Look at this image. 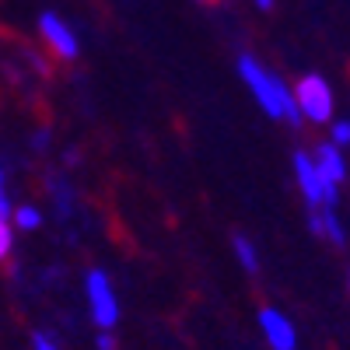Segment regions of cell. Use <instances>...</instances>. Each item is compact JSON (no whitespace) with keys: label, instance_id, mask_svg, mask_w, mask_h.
Here are the masks:
<instances>
[{"label":"cell","instance_id":"5bb4252c","mask_svg":"<svg viewBox=\"0 0 350 350\" xmlns=\"http://www.w3.org/2000/svg\"><path fill=\"white\" fill-rule=\"evenodd\" d=\"M95 347H98V350H112V347H116V343H112V336H109V333H102V336H98V343H95Z\"/></svg>","mask_w":350,"mask_h":350},{"label":"cell","instance_id":"9c48e42d","mask_svg":"<svg viewBox=\"0 0 350 350\" xmlns=\"http://www.w3.org/2000/svg\"><path fill=\"white\" fill-rule=\"evenodd\" d=\"M11 217H14V224H18L21 231H36V228L42 224V214H39L36 207H18V211H11Z\"/></svg>","mask_w":350,"mask_h":350},{"label":"cell","instance_id":"6da1fadb","mask_svg":"<svg viewBox=\"0 0 350 350\" xmlns=\"http://www.w3.org/2000/svg\"><path fill=\"white\" fill-rule=\"evenodd\" d=\"M239 74H242V81L249 84V92L256 95V102H259V109L270 116V120H287V123H301V112H298V105H295V92L277 77V74H270L267 67H262L256 56H242L239 60Z\"/></svg>","mask_w":350,"mask_h":350},{"label":"cell","instance_id":"30bf717a","mask_svg":"<svg viewBox=\"0 0 350 350\" xmlns=\"http://www.w3.org/2000/svg\"><path fill=\"white\" fill-rule=\"evenodd\" d=\"M11 249H14V231H11V224L4 217H0V262L11 256Z\"/></svg>","mask_w":350,"mask_h":350},{"label":"cell","instance_id":"ba28073f","mask_svg":"<svg viewBox=\"0 0 350 350\" xmlns=\"http://www.w3.org/2000/svg\"><path fill=\"white\" fill-rule=\"evenodd\" d=\"M235 256H239V262H242V270H249V273H256V270H259L256 245H252L245 235H235Z\"/></svg>","mask_w":350,"mask_h":350},{"label":"cell","instance_id":"7c38bea8","mask_svg":"<svg viewBox=\"0 0 350 350\" xmlns=\"http://www.w3.org/2000/svg\"><path fill=\"white\" fill-rule=\"evenodd\" d=\"M333 144L340 148V144H350V123H336L333 126Z\"/></svg>","mask_w":350,"mask_h":350},{"label":"cell","instance_id":"52a82bcc","mask_svg":"<svg viewBox=\"0 0 350 350\" xmlns=\"http://www.w3.org/2000/svg\"><path fill=\"white\" fill-rule=\"evenodd\" d=\"M312 161H315L319 175H323V183H329V186L343 183L347 165H343V154H340V148H336V144H323V148H319V154H315Z\"/></svg>","mask_w":350,"mask_h":350},{"label":"cell","instance_id":"9a60e30c","mask_svg":"<svg viewBox=\"0 0 350 350\" xmlns=\"http://www.w3.org/2000/svg\"><path fill=\"white\" fill-rule=\"evenodd\" d=\"M256 8H262V11H267V8H273V0H256Z\"/></svg>","mask_w":350,"mask_h":350},{"label":"cell","instance_id":"8fae6325","mask_svg":"<svg viewBox=\"0 0 350 350\" xmlns=\"http://www.w3.org/2000/svg\"><path fill=\"white\" fill-rule=\"evenodd\" d=\"M11 211H14V207H11V200H8V189H4V168H0V217L8 221V217H11Z\"/></svg>","mask_w":350,"mask_h":350},{"label":"cell","instance_id":"277c9868","mask_svg":"<svg viewBox=\"0 0 350 350\" xmlns=\"http://www.w3.org/2000/svg\"><path fill=\"white\" fill-rule=\"evenodd\" d=\"M295 175H298V186H301V193H305L308 203H315V207H336V186L323 183V175H319L315 161L305 151L295 154Z\"/></svg>","mask_w":350,"mask_h":350},{"label":"cell","instance_id":"5b68a950","mask_svg":"<svg viewBox=\"0 0 350 350\" xmlns=\"http://www.w3.org/2000/svg\"><path fill=\"white\" fill-rule=\"evenodd\" d=\"M39 32H42L46 46L60 56V60H77V56H81V42H77V36H74V28H70L60 14L46 11V14L39 18Z\"/></svg>","mask_w":350,"mask_h":350},{"label":"cell","instance_id":"8992f818","mask_svg":"<svg viewBox=\"0 0 350 350\" xmlns=\"http://www.w3.org/2000/svg\"><path fill=\"white\" fill-rule=\"evenodd\" d=\"M259 329H262V336H267V343L273 350H295V343H298L295 326H291L287 315L277 312V308H262L259 312Z\"/></svg>","mask_w":350,"mask_h":350},{"label":"cell","instance_id":"4fadbf2b","mask_svg":"<svg viewBox=\"0 0 350 350\" xmlns=\"http://www.w3.org/2000/svg\"><path fill=\"white\" fill-rule=\"evenodd\" d=\"M32 350H56V343L46 333H32Z\"/></svg>","mask_w":350,"mask_h":350},{"label":"cell","instance_id":"3957f363","mask_svg":"<svg viewBox=\"0 0 350 350\" xmlns=\"http://www.w3.org/2000/svg\"><path fill=\"white\" fill-rule=\"evenodd\" d=\"M295 105L301 112V120L308 123H326L329 116H333V92H329V84L323 77H301L298 88H295Z\"/></svg>","mask_w":350,"mask_h":350},{"label":"cell","instance_id":"7a4b0ae2","mask_svg":"<svg viewBox=\"0 0 350 350\" xmlns=\"http://www.w3.org/2000/svg\"><path fill=\"white\" fill-rule=\"evenodd\" d=\"M84 295H88V308L98 329H112L120 323V301H116V291L105 270H92L84 277Z\"/></svg>","mask_w":350,"mask_h":350}]
</instances>
